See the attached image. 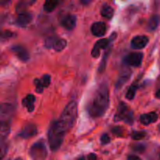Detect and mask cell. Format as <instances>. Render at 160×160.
<instances>
[{
    "label": "cell",
    "instance_id": "obj_30",
    "mask_svg": "<svg viewBox=\"0 0 160 160\" xmlns=\"http://www.w3.org/2000/svg\"><path fill=\"white\" fill-rule=\"evenodd\" d=\"M127 160H142L138 156H128V159Z\"/></svg>",
    "mask_w": 160,
    "mask_h": 160
},
{
    "label": "cell",
    "instance_id": "obj_6",
    "mask_svg": "<svg viewBox=\"0 0 160 160\" xmlns=\"http://www.w3.org/2000/svg\"><path fill=\"white\" fill-rule=\"evenodd\" d=\"M143 54L142 52H132L124 58V63L131 67H138L142 63Z\"/></svg>",
    "mask_w": 160,
    "mask_h": 160
},
{
    "label": "cell",
    "instance_id": "obj_10",
    "mask_svg": "<svg viewBox=\"0 0 160 160\" xmlns=\"http://www.w3.org/2000/svg\"><path fill=\"white\" fill-rule=\"evenodd\" d=\"M11 51L20 59V60L26 62L30 58L29 53L27 51L26 48H23L21 45H14L11 48Z\"/></svg>",
    "mask_w": 160,
    "mask_h": 160
},
{
    "label": "cell",
    "instance_id": "obj_27",
    "mask_svg": "<svg viewBox=\"0 0 160 160\" xmlns=\"http://www.w3.org/2000/svg\"><path fill=\"white\" fill-rule=\"evenodd\" d=\"M7 152V147H6V145H5L3 143V142H2V145H1V158L4 157L5 154Z\"/></svg>",
    "mask_w": 160,
    "mask_h": 160
},
{
    "label": "cell",
    "instance_id": "obj_9",
    "mask_svg": "<svg viewBox=\"0 0 160 160\" xmlns=\"http://www.w3.org/2000/svg\"><path fill=\"white\" fill-rule=\"evenodd\" d=\"M148 42V37L144 35H138L133 38L131 42V45L134 49H142L146 46Z\"/></svg>",
    "mask_w": 160,
    "mask_h": 160
},
{
    "label": "cell",
    "instance_id": "obj_5",
    "mask_svg": "<svg viewBox=\"0 0 160 160\" xmlns=\"http://www.w3.org/2000/svg\"><path fill=\"white\" fill-rule=\"evenodd\" d=\"M114 120L116 122L123 120V121L129 123V124H131L133 123V120H134V119H133V113L132 112H131L128 109V106L125 103H120V105L118 106L117 113H116L115 117H114Z\"/></svg>",
    "mask_w": 160,
    "mask_h": 160
},
{
    "label": "cell",
    "instance_id": "obj_8",
    "mask_svg": "<svg viewBox=\"0 0 160 160\" xmlns=\"http://www.w3.org/2000/svg\"><path fill=\"white\" fill-rule=\"evenodd\" d=\"M109 43V39L102 38L98 40L94 45L92 50V56L94 58H98L100 56V52L102 49H106Z\"/></svg>",
    "mask_w": 160,
    "mask_h": 160
},
{
    "label": "cell",
    "instance_id": "obj_21",
    "mask_svg": "<svg viewBox=\"0 0 160 160\" xmlns=\"http://www.w3.org/2000/svg\"><path fill=\"white\" fill-rule=\"evenodd\" d=\"M0 134H1V139L3 141L7 138L8 134H9V126L6 122H2L1 129H0Z\"/></svg>",
    "mask_w": 160,
    "mask_h": 160
},
{
    "label": "cell",
    "instance_id": "obj_3",
    "mask_svg": "<svg viewBox=\"0 0 160 160\" xmlns=\"http://www.w3.org/2000/svg\"><path fill=\"white\" fill-rule=\"evenodd\" d=\"M66 133L61 129L57 122L54 121L48 130V139L49 147L52 152H56L60 148Z\"/></svg>",
    "mask_w": 160,
    "mask_h": 160
},
{
    "label": "cell",
    "instance_id": "obj_28",
    "mask_svg": "<svg viewBox=\"0 0 160 160\" xmlns=\"http://www.w3.org/2000/svg\"><path fill=\"white\" fill-rule=\"evenodd\" d=\"M122 132H123V130H122L120 128H115L112 129V133L115 134L117 136H121Z\"/></svg>",
    "mask_w": 160,
    "mask_h": 160
},
{
    "label": "cell",
    "instance_id": "obj_17",
    "mask_svg": "<svg viewBox=\"0 0 160 160\" xmlns=\"http://www.w3.org/2000/svg\"><path fill=\"white\" fill-rule=\"evenodd\" d=\"M160 17L158 15H154L149 19L148 22V29L152 31L158 28L159 24Z\"/></svg>",
    "mask_w": 160,
    "mask_h": 160
},
{
    "label": "cell",
    "instance_id": "obj_24",
    "mask_svg": "<svg viewBox=\"0 0 160 160\" xmlns=\"http://www.w3.org/2000/svg\"><path fill=\"white\" fill-rule=\"evenodd\" d=\"M131 136H132V138L134 140H142V139L145 138L146 134L143 131H136V132L133 133Z\"/></svg>",
    "mask_w": 160,
    "mask_h": 160
},
{
    "label": "cell",
    "instance_id": "obj_25",
    "mask_svg": "<svg viewBox=\"0 0 160 160\" xmlns=\"http://www.w3.org/2000/svg\"><path fill=\"white\" fill-rule=\"evenodd\" d=\"M34 85H35V91L37 93L41 94L43 92V89H44V86L42 85V82L39 79H35L34 81Z\"/></svg>",
    "mask_w": 160,
    "mask_h": 160
},
{
    "label": "cell",
    "instance_id": "obj_23",
    "mask_svg": "<svg viewBox=\"0 0 160 160\" xmlns=\"http://www.w3.org/2000/svg\"><path fill=\"white\" fill-rule=\"evenodd\" d=\"M40 81L42 82V85L45 88H47L50 84V82H51V77L48 74H45L42 77Z\"/></svg>",
    "mask_w": 160,
    "mask_h": 160
},
{
    "label": "cell",
    "instance_id": "obj_12",
    "mask_svg": "<svg viewBox=\"0 0 160 160\" xmlns=\"http://www.w3.org/2000/svg\"><path fill=\"white\" fill-rule=\"evenodd\" d=\"M32 20V15L30 12H22L19 13L16 23L20 27H26L31 23Z\"/></svg>",
    "mask_w": 160,
    "mask_h": 160
},
{
    "label": "cell",
    "instance_id": "obj_2",
    "mask_svg": "<svg viewBox=\"0 0 160 160\" xmlns=\"http://www.w3.org/2000/svg\"><path fill=\"white\" fill-rule=\"evenodd\" d=\"M78 117V105L75 101H71L64 108L59 120H56L59 128L65 133L70 131L76 121Z\"/></svg>",
    "mask_w": 160,
    "mask_h": 160
},
{
    "label": "cell",
    "instance_id": "obj_32",
    "mask_svg": "<svg viewBox=\"0 0 160 160\" xmlns=\"http://www.w3.org/2000/svg\"><path fill=\"white\" fill-rule=\"evenodd\" d=\"M15 160H21L20 159H15Z\"/></svg>",
    "mask_w": 160,
    "mask_h": 160
},
{
    "label": "cell",
    "instance_id": "obj_31",
    "mask_svg": "<svg viewBox=\"0 0 160 160\" xmlns=\"http://www.w3.org/2000/svg\"><path fill=\"white\" fill-rule=\"evenodd\" d=\"M156 97L157 98H159V99H160V88L159 89V90L157 91V92H156Z\"/></svg>",
    "mask_w": 160,
    "mask_h": 160
},
{
    "label": "cell",
    "instance_id": "obj_15",
    "mask_svg": "<svg viewBox=\"0 0 160 160\" xmlns=\"http://www.w3.org/2000/svg\"><path fill=\"white\" fill-rule=\"evenodd\" d=\"M131 75V71L129 69H125V70H123L122 71V73H120V77L118 78V81H117V84H116L117 88H120L129 80Z\"/></svg>",
    "mask_w": 160,
    "mask_h": 160
},
{
    "label": "cell",
    "instance_id": "obj_14",
    "mask_svg": "<svg viewBox=\"0 0 160 160\" xmlns=\"http://www.w3.org/2000/svg\"><path fill=\"white\" fill-rule=\"evenodd\" d=\"M158 115L154 112L142 114L140 117V121L142 124L148 125L157 121Z\"/></svg>",
    "mask_w": 160,
    "mask_h": 160
},
{
    "label": "cell",
    "instance_id": "obj_11",
    "mask_svg": "<svg viewBox=\"0 0 160 160\" xmlns=\"http://www.w3.org/2000/svg\"><path fill=\"white\" fill-rule=\"evenodd\" d=\"M92 33L96 37H102L106 31V25L103 22H96L92 25Z\"/></svg>",
    "mask_w": 160,
    "mask_h": 160
},
{
    "label": "cell",
    "instance_id": "obj_29",
    "mask_svg": "<svg viewBox=\"0 0 160 160\" xmlns=\"http://www.w3.org/2000/svg\"><path fill=\"white\" fill-rule=\"evenodd\" d=\"M87 160H96V155L93 154V153L89 154L88 156Z\"/></svg>",
    "mask_w": 160,
    "mask_h": 160
},
{
    "label": "cell",
    "instance_id": "obj_22",
    "mask_svg": "<svg viewBox=\"0 0 160 160\" xmlns=\"http://www.w3.org/2000/svg\"><path fill=\"white\" fill-rule=\"evenodd\" d=\"M138 89V86L137 85H132L130 87V88L128 89V92L126 94V98H128V100H132L133 98H134V95H135L136 91Z\"/></svg>",
    "mask_w": 160,
    "mask_h": 160
},
{
    "label": "cell",
    "instance_id": "obj_1",
    "mask_svg": "<svg viewBox=\"0 0 160 160\" xmlns=\"http://www.w3.org/2000/svg\"><path fill=\"white\" fill-rule=\"evenodd\" d=\"M109 104V89L106 84L99 86L88 105V112L93 118L104 115Z\"/></svg>",
    "mask_w": 160,
    "mask_h": 160
},
{
    "label": "cell",
    "instance_id": "obj_7",
    "mask_svg": "<svg viewBox=\"0 0 160 160\" xmlns=\"http://www.w3.org/2000/svg\"><path fill=\"white\" fill-rule=\"evenodd\" d=\"M77 23V17L73 14H67L63 16L60 20V24L65 29L73 30L75 28Z\"/></svg>",
    "mask_w": 160,
    "mask_h": 160
},
{
    "label": "cell",
    "instance_id": "obj_13",
    "mask_svg": "<svg viewBox=\"0 0 160 160\" xmlns=\"http://www.w3.org/2000/svg\"><path fill=\"white\" fill-rule=\"evenodd\" d=\"M37 128L33 124H28L21 130L19 136L22 138H29L37 134Z\"/></svg>",
    "mask_w": 160,
    "mask_h": 160
},
{
    "label": "cell",
    "instance_id": "obj_19",
    "mask_svg": "<svg viewBox=\"0 0 160 160\" xmlns=\"http://www.w3.org/2000/svg\"><path fill=\"white\" fill-rule=\"evenodd\" d=\"M67 44V41L65 39H56L53 43L52 48L55 51L60 52L66 48Z\"/></svg>",
    "mask_w": 160,
    "mask_h": 160
},
{
    "label": "cell",
    "instance_id": "obj_20",
    "mask_svg": "<svg viewBox=\"0 0 160 160\" xmlns=\"http://www.w3.org/2000/svg\"><path fill=\"white\" fill-rule=\"evenodd\" d=\"M58 4H59V2L58 1H53V0H48V1H45L44 3V10L46 11V12H52L56 7H57Z\"/></svg>",
    "mask_w": 160,
    "mask_h": 160
},
{
    "label": "cell",
    "instance_id": "obj_26",
    "mask_svg": "<svg viewBox=\"0 0 160 160\" xmlns=\"http://www.w3.org/2000/svg\"><path fill=\"white\" fill-rule=\"evenodd\" d=\"M109 142H110V138L107 134H104L102 135L101 142L102 145H106V144L109 143Z\"/></svg>",
    "mask_w": 160,
    "mask_h": 160
},
{
    "label": "cell",
    "instance_id": "obj_16",
    "mask_svg": "<svg viewBox=\"0 0 160 160\" xmlns=\"http://www.w3.org/2000/svg\"><path fill=\"white\" fill-rule=\"evenodd\" d=\"M35 101V97L33 95H28L23 100L22 105L28 109V112H31L34 110V103Z\"/></svg>",
    "mask_w": 160,
    "mask_h": 160
},
{
    "label": "cell",
    "instance_id": "obj_18",
    "mask_svg": "<svg viewBox=\"0 0 160 160\" xmlns=\"http://www.w3.org/2000/svg\"><path fill=\"white\" fill-rule=\"evenodd\" d=\"M113 9L109 5H104L101 9V15L106 19H111L113 16Z\"/></svg>",
    "mask_w": 160,
    "mask_h": 160
},
{
    "label": "cell",
    "instance_id": "obj_4",
    "mask_svg": "<svg viewBox=\"0 0 160 160\" xmlns=\"http://www.w3.org/2000/svg\"><path fill=\"white\" fill-rule=\"evenodd\" d=\"M30 155L33 160H45L47 156V149L43 141L35 142L30 148Z\"/></svg>",
    "mask_w": 160,
    "mask_h": 160
}]
</instances>
